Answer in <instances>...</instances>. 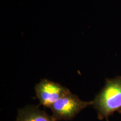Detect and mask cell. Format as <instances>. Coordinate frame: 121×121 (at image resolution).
Here are the masks:
<instances>
[{
	"instance_id": "4",
	"label": "cell",
	"mask_w": 121,
	"mask_h": 121,
	"mask_svg": "<svg viewBox=\"0 0 121 121\" xmlns=\"http://www.w3.org/2000/svg\"><path fill=\"white\" fill-rule=\"evenodd\" d=\"M16 121H57L38 106L27 105L17 112Z\"/></svg>"
},
{
	"instance_id": "3",
	"label": "cell",
	"mask_w": 121,
	"mask_h": 121,
	"mask_svg": "<svg viewBox=\"0 0 121 121\" xmlns=\"http://www.w3.org/2000/svg\"><path fill=\"white\" fill-rule=\"evenodd\" d=\"M35 91L40 104L50 108L54 103L70 91L59 83L42 79L35 86Z\"/></svg>"
},
{
	"instance_id": "1",
	"label": "cell",
	"mask_w": 121,
	"mask_h": 121,
	"mask_svg": "<svg viewBox=\"0 0 121 121\" xmlns=\"http://www.w3.org/2000/svg\"><path fill=\"white\" fill-rule=\"evenodd\" d=\"M99 120L109 121L114 113L121 114V77L107 79L105 85L92 100Z\"/></svg>"
},
{
	"instance_id": "2",
	"label": "cell",
	"mask_w": 121,
	"mask_h": 121,
	"mask_svg": "<svg viewBox=\"0 0 121 121\" xmlns=\"http://www.w3.org/2000/svg\"><path fill=\"white\" fill-rule=\"evenodd\" d=\"M91 105L92 101H83L69 91L54 103L50 109L52 116L57 121H68L73 119L80 112Z\"/></svg>"
}]
</instances>
